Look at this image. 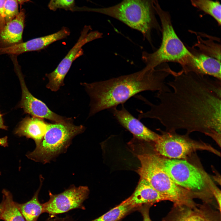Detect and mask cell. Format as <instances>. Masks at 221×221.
<instances>
[{
  "mask_svg": "<svg viewBox=\"0 0 221 221\" xmlns=\"http://www.w3.org/2000/svg\"><path fill=\"white\" fill-rule=\"evenodd\" d=\"M173 79L167 84L173 91H158L160 103H152L141 95L137 98L150 107L140 112L138 119L158 120L167 131L199 132L210 137L220 145L221 137V80L182 69L172 70Z\"/></svg>",
  "mask_w": 221,
  "mask_h": 221,
  "instance_id": "6da1fadb",
  "label": "cell"
},
{
  "mask_svg": "<svg viewBox=\"0 0 221 221\" xmlns=\"http://www.w3.org/2000/svg\"><path fill=\"white\" fill-rule=\"evenodd\" d=\"M166 64L155 68L140 71L107 80L81 83L90 99L89 117L106 109L116 107L131 97L145 91H169L165 82L170 75Z\"/></svg>",
  "mask_w": 221,
  "mask_h": 221,
  "instance_id": "7a4b0ae2",
  "label": "cell"
},
{
  "mask_svg": "<svg viewBox=\"0 0 221 221\" xmlns=\"http://www.w3.org/2000/svg\"><path fill=\"white\" fill-rule=\"evenodd\" d=\"M157 0H122L110 7L98 8H86L84 10L100 13L124 23L141 32L150 40L153 29H161L156 18L155 3Z\"/></svg>",
  "mask_w": 221,
  "mask_h": 221,
  "instance_id": "3957f363",
  "label": "cell"
},
{
  "mask_svg": "<svg viewBox=\"0 0 221 221\" xmlns=\"http://www.w3.org/2000/svg\"><path fill=\"white\" fill-rule=\"evenodd\" d=\"M156 13L160 19L162 32L161 45L156 51L143 52L142 59L146 70L155 68L166 62L179 63L182 65L191 53L179 38L173 28L169 13L164 10L158 0L155 3Z\"/></svg>",
  "mask_w": 221,
  "mask_h": 221,
  "instance_id": "277c9868",
  "label": "cell"
},
{
  "mask_svg": "<svg viewBox=\"0 0 221 221\" xmlns=\"http://www.w3.org/2000/svg\"><path fill=\"white\" fill-rule=\"evenodd\" d=\"M138 158L141 164L137 170L140 178L146 180L174 205L193 206L196 204L192 200L193 195L176 184L164 171L158 155L144 153L138 155Z\"/></svg>",
  "mask_w": 221,
  "mask_h": 221,
  "instance_id": "5b68a950",
  "label": "cell"
},
{
  "mask_svg": "<svg viewBox=\"0 0 221 221\" xmlns=\"http://www.w3.org/2000/svg\"><path fill=\"white\" fill-rule=\"evenodd\" d=\"M72 122L49 123L41 142L33 151L27 153V157L45 164L66 152L74 138L83 133L85 129L83 125H74Z\"/></svg>",
  "mask_w": 221,
  "mask_h": 221,
  "instance_id": "8992f818",
  "label": "cell"
},
{
  "mask_svg": "<svg viewBox=\"0 0 221 221\" xmlns=\"http://www.w3.org/2000/svg\"><path fill=\"white\" fill-rule=\"evenodd\" d=\"M157 130L160 132L157 139L152 142L158 155L170 159H185L192 152L199 149H211V147L202 141L191 139L189 134L177 133L175 130Z\"/></svg>",
  "mask_w": 221,
  "mask_h": 221,
  "instance_id": "52a82bcc",
  "label": "cell"
},
{
  "mask_svg": "<svg viewBox=\"0 0 221 221\" xmlns=\"http://www.w3.org/2000/svg\"><path fill=\"white\" fill-rule=\"evenodd\" d=\"M159 156L163 169L177 185L196 193L204 189L205 179L197 167L185 160L165 158Z\"/></svg>",
  "mask_w": 221,
  "mask_h": 221,
  "instance_id": "ba28073f",
  "label": "cell"
},
{
  "mask_svg": "<svg viewBox=\"0 0 221 221\" xmlns=\"http://www.w3.org/2000/svg\"><path fill=\"white\" fill-rule=\"evenodd\" d=\"M90 25H85L81 31L76 42L52 72L46 74L48 80L46 87L53 91H57L64 85L65 77L72 63L83 54V46L87 43L102 37L103 33L97 31H92Z\"/></svg>",
  "mask_w": 221,
  "mask_h": 221,
  "instance_id": "9c48e42d",
  "label": "cell"
},
{
  "mask_svg": "<svg viewBox=\"0 0 221 221\" xmlns=\"http://www.w3.org/2000/svg\"><path fill=\"white\" fill-rule=\"evenodd\" d=\"M14 69L20 83L22 91V98L20 106L24 112L33 116L49 120L54 122H65L72 120L54 112L43 102L33 96L28 90L25 81L21 67L17 59V56L10 55Z\"/></svg>",
  "mask_w": 221,
  "mask_h": 221,
  "instance_id": "30bf717a",
  "label": "cell"
},
{
  "mask_svg": "<svg viewBox=\"0 0 221 221\" xmlns=\"http://www.w3.org/2000/svg\"><path fill=\"white\" fill-rule=\"evenodd\" d=\"M89 190L87 186L73 185L61 193L54 194L49 191V200L42 204L43 213L51 215L67 212L83 207V202L87 198Z\"/></svg>",
  "mask_w": 221,
  "mask_h": 221,
  "instance_id": "8fae6325",
  "label": "cell"
},
{
  "mask_svg": "<svg viewBox=\"0 0 221 221\" xmlns=\"http://www.w3.org/2000/svg\"><path fill=\"white\" fill-rule=\"evenodd\" d=\"M219 211L205 205H174L165 221H221Z\"/></svg>",
  "mask_w": 221,
  "mask_h": 221,
  "instance_id": "7c38bea8",
  "label": "cell"
},
{
  "mask_svg": "<svg viewBox=\"0 0 221 221\" xmlns=\"http://www.w3.org/2000/svg\"><path fill=\"white\" fill-rule=\"evenodd\" d=\"M120 110L114 107L109 109L119 124L131 133L134 137L147 142L155 141L159 134L146 127L134 117L122 104Z\"/></svg>",
  "mask_w": 221,
  "mask_h": 221,
  "instance_id": "4fadbf2b",
  "label": "cell"
},
{
  "mask_svg": "<svg viewBox=\"0 0 221 221\" xmlns=\"http://www.w3.org/2000/svg\"><path fill=\"white\" fill-rule=\"evenodd\" d=\"M70 34L69 28L63 27L60 30L53 33L23 41L10 47L0 48V55L7 54L17 56L27 52L39 51L56 41L66 38Z\"/></svg>",
  "mask_w": 221,
  "mask_h": 221,
  "instance_id": "5bb4252c",
  "label": "cell"
},
{
  "mask_svg": "<svg viewBox=\"0 0 221 221\" xmlns=\"http://www.w3.org/2000/svg\"><path fill=\"white\" fill-rule=\"evenodd\" d=\"M188 49L191 54L181 66L183 69L221 80V61L203 54L194 48Z\"/></svg>",
  "mask_w": 221,
  "mask_h": 221,
  "instance_id": "9a60e30c",
  "label": "cell"
},
{
  "mask_svg": "<svg viewBox=\"0 0 221 221\" xmlns=\"http://www.w3.org/2000/svg\"><path fill=\"white\" fill-rule=\"evenodd\" d=\"M25 19V10L21 9L16 17L0 28V48L12 47L23 42Z\"/></svg>",
  "mask_w": 221,
  "mask_h": 221,
  "instance_id": "2e32d148",
  "label": "cell"
},
{
  "mask_svg": "<svg viewBox=\"0 0 221 221\" xmlns=\"http://www.w3.org/2000/svg\"><path fill=\"white\" fill-rule=\"evenodd\" d=\"M127 199L129 204L135 208L162 201H169L168 197L157 192L142 178H140L134 191Z\"/></svg>",
  "mask_w": 221,
  "mask_h": 221,
  "instance_id": "e0dca14e",
  "label": "cell"
},
{
  "mask_svg": "<svg viewBox=\"0 0 221 221\" xmlns=\"http://www.w3.org/2000/svg\"><path fill=\"white\" fill-rule=\"evenodd\" d=\"M49 123L43 118L27 117L20 122L15 131V134L19 136L32 139L37 146L41 142L48 130Z\"/></svg>",
  "mask_w": 221,
  "mask_h": 221,
  "instance_id": "ac0fdd59",
  "label": "cell"
},
{
  "mask_svg": "<svg viewBox=\"0 0 221 221\" xmlns=\"http://www.w3.org/2000/svg\"><path fill=\"white\" fill-rule=\"evenodd\" d=\"M40 185L32 198L29 201L22 204L16 202V205L26 221H37L43 213L42 204L39 201L38 195L43 180L42 176H40Z\"/></svg>",
  "mask_w": 221,
  "mask_h": 221,
  "instance_id": "d6986e66",
  "label": "cell"
},
{
  "mask_svg": "<svg viewBox=\"0 0 221 221\" xmlns=\"http://www.w3.org/2000/svg\"><path fill=\"white\" fill-rule=\"evenodd\" d=\"M3 207L1 220L4 221H26L14 201L11 192L3 189L2 191Z\"/></svg>",
  "mask_w": 221,
  "mask_h": 221,
  "instance_id": "ffe728a7",
  "label": "cell"
},
{
  "mask_svg": "<svg viewBox=\"0 0 221 221\" xmlns=\"http://www.w3.org/2000/svg\"><path fill=\"white\" fill-rule=\"evenodd\" d=\"M192 5L199 10L208 14L221 25V6L218 0H190Z\"/></svg>",
  "mask_w": 221,
  "mask_h": 221,
  "instance_id": "44dd1931",
  "label": "cell"
},
{
  "mask_svg": "<svg viewBox=\"0 0 221 221\" xmlns=\"http://www.w3.org/2000/svg\"><path fill=\"white\" fill-rule=\"evenodd\" d=\"M135 208L129 203L127 199L107 212L91 221H119Z\"/></svg>",
  "mask_w": 221,
  "mask_h": 221,
  "instance_id": "7402d4cb",
  "label": "cell"
},
{
  "mask_svg": "<svg viewBox=\"0 0 221 221\" xmlns=\"http://www.w3.org/2000/svg\"><path fill=\"white\" fill-rule=\"evenodd\" d=\"M198 43L195 46L199 52L221 61V45L214 42L212 38L203 40L197 36Z\"/></svg>",
  "mask_w": 221,
  "mask_h": 221,
  "instance_id": "603a6c76",
  "label": "cell"
},
{
  "mask_svg": "<svg viewBox=\"0 0 221 221\" xmlns=\"http://www.w3.org/2000/svg\"><path fill=\"white\" fill-rule=\"evenodd\" d=\"M18 2L17 0H6L4 7L6 24L14 19L18 14Z\"/></svg>",
  "mask_w": 221,
  "mask_h": 221,
  "instance_id": "cb8c5ba5",
  "label": "cell"
},
{
  "mask_svg": "<svg viewBox=\"0 0 221 221\" xmlns=\"http://www.w3.org/2000/svg\"><path fill=\"white\" fill-rule=\"evenodd\" d=\"M48 6L50 10L53 11L61 9L73 11L76 8L75 0H50Z\"/></svg>",
  "mask_w": 221,
  "mask_h": 221,
  "instance_id": "d4e9b609",
  "label": "cell"
},
{
  "mask_svg": "<svg viewBox=\"0 0 221 221\" xmlns=\"http://www.w3.org/2000/svg\"><path fill=\"white\" fill-rule=\"evenodd\" d=\"M151 205H144L141 206L140 211L143 217V221H152L149 214L150 207ZM162 221H165L163 220Z\"/></svg>",
  "mask_w": 221,
  "mask_h": 221,
  "instance_id": "484cf974",
  "label": "cell"
},
{
  "mask_svg": "<svg viewBox=\"0 0 221 221\" xmlns=\"http://www.w3.org/2000/svg\"><path fill=\"white\" fill-rule=\"evenodd\" d=\"M6 0H0V28L6 24L4 14V7Z\"/></svg>",
  "mask_w": 221,
  "mask_h": 221,
  "instance_id": "4316f807",
  "label": "cell"
},
{
  "mask_svg": "<svg viewBox=\"0 0 221 221\" xmlns=\"http://www.w3.org/2000/svg\"><path fill=\"white\" fill-rule=\"evenodd\" d=\"M213 194L216 200L218 205V209L219 211L221 212V192L219 190L214 191Z\"/></svg>",
  "mask_w": 221,
  "mask_h": 221,
  "instance_id": "83f0119b",
  "label": "cell"
},
{
  "mask_svg": "<svg viewBox=\"0 0 221 221\" xmlns=\"http://www.w3.org/2000/svg\"><path fill=\"white\" fill-rule=\"evenodd\" d=\"M7 137L6 136L0 138V145L6 147L8 145Z\"/></svg>",
  "mask_w": 221,
  "mask_h": 221,
  "instance_id": "f1b7e54d",
  "label": "cell"
},
{
  "mask_svg": "<svg viewBox=\"0 0 221 221\" xmlns=\"http://www.w3.org/2000/svg\"><path fill=\"white\" fill-rule=\"evenodd\" d=\"M7 127L4 124L2 115L0 112V129L7 130Z\"/></svg>",
  "mask_w": 221,
  "mask_h": 221,
  "instance_id": "f546056e",
  "label": "cell"
},
{
  "mask_svg": "<svg viewBox=\"0 0 221 221\" xmlns=\"http://www.w3.org/2000/svg\"><path fill=\"white\" fill-rule=\"evenodd\" d=\"M18 1V3L20 4L21 6V7L25 3H27L28 2H31L32 1L30 0H17Z\"/></svg>",
  "mask_w": 221,
  "mask_h": 221,
  "instance_id": "4dcf8cb0",
  "label": "cell"
},
{
  "mask_svg": "<svg viewBox=\"0 0 221 221\" xmlns=\"http://www.w3.org/2000/svg\"><path fill=\"white\" fill-rule=\"evenodd\" d=\"M3 207V203L2 200L0 203V220H1V215Z\"/></svg>",
  "mask_w": 221,
  "mask_h": 221,
  "instance_id": "1f68e13d",
  "label": "cell"
},
{
  "mask_svg": "<svg viewBox=\"0 0 221 221\" xmlns=\"http://www.w3.org/2000/svg\"><path fill=\"white\" fill-rule=\"evenodd\" d=\"M0 175H1V172L0 171Z\"/></svg>",
  "mask_w": 221,
  "mask_h": 221,
  "instance_id": "d6a6232c",
  "label": "cell"
}]
</instances>
